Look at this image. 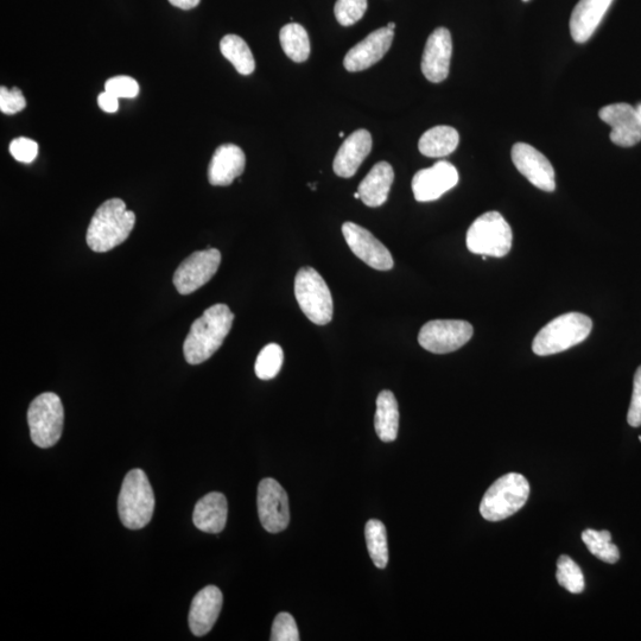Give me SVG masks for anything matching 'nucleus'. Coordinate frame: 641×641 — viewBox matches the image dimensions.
Returning <instances> with one entry per match:
<instances>
[{
    "instance_id": "f257e3e1",
    "label": "nucleus",
    "mask_w": 641,
    "mask_h": 641,
    "mask_svg": "<svg viewBox=\"0 0 641 641\" xmlns=\"http://www.w3.org/2000/svg\"><path fill=\"white\" fill-rule=\"evenodd\" d=\"M234 314L226 304H215L193 322L184 340L183 354L190 365H200L211 359L230 334Z\"/></svg>"
},
{
    "instance_id": "f03ea898",
    "label": "nucleus",
    "mask_w": 641,
    "mask_h": 641,
    "mask_svg": "<svg viewBox=\"0 0 641 641\" xmlns=\"http://www.w3.org/2000/svg\"><path fill=\"white\" fill-rule=\"evenodd\" d=\"M136 224L135 213L122 199L107 200L94 213L87 230V245L94 252H109L122 245Z\"/></svg>"
},
{
    "instance_id": "7ed1b4c3",
    "label": "nucleus",
    "mask_w": 641,
    "mask_h": 641,
    "mask_svg": "<svg viewBox=\"0 0 641 641\" xmlns=\"http://www.w3.org/2000/svg\"><path fill=\"white\" fill-rule=\"evenodd\" d=\"M155 494L142 469L126 474L118 498V512L125 528L141 530L154 516Z\"/></svg>"
},
{
    "instance_id": "20e7f679",
    "label": "nucleus",
    "mask_w": 641,
    "mask_h": 641,
    "mask_svg": "<svg viewBox=\"0 0 641 641\" xmlns=\"http://www.w3.org/2000/svg\"><path fill=\"white\" fill-rule=\"evenodd\" d=\"M593 329L590 317L580 313H569L556 317L539 330L533 340V353L547 357L568 351L585 341Z\"/></svg>"
},
{
    "instance_id": "39448f33",
    "label": "nucleus",
    "mask_w": 641,
    "mask_h": 641,
    "mask_svg": "<svg viewBox=\"0 0 641 641\" xmlns=\"http://www.w3.org/2000/svg\"><path fill=\"white\" fill-rule=\"evenodd\" d=\"M530 495V484L524 475L509 473L488 488L481 500L480 513L488 522H500L522 510Z\"/></svg>"
},
{
    "instance_id": "423d86ee",
    "label": "nucleus",
    "mask_w": 641,
    "mask_h": 641,
    "mask_svg": "<svg viewBox=\"0 0 641 641\" xmlns=\"http://www.w3.org/2000/svg\"><path fill=\"white\" fill-rule=\"evenodd\" d=\"M467 247L474 255L501 258L512 249L509 222L498 212L482 214L467 232Z\"/></svg>"
},
{
    "instance_id": "0eeeda50",
    "label": "nucleus",
    "mask_w": 641,
    "mask_h": 641,
    "mask_svg": "<svg viewBox=\"0 0 641 641\" xmlns=\"http://www.w3.org/2000/svg\"><path fill=\"white\" fill-rule=\"evenodd\" d=\"M295 296L304 315L315 325L325 326L333 320L332 294L325 279L310 266L297 272Z\"/></svg>"
},
{
    "instance_id": "6e6552de",
    "label": "nucleus",
    "mask_w": 641,
    "mask_h": 641,
    "mask_svg": "<svg viewBox=\"0 0 641 641\" xmlns=\"http://www.w3.org/2000/svg\"><path fill=\"white\" fill-rule=\"evenodd\" d=\"M65 411L59 396L53 392L42 393L31 402L28 424L31 441L37 447H54L61 439Z\"/></svg>"
},
{
    "instance_id": "1a4fd4ad",
    "label": "nucleus",
    "mask_w": 641,
    "mask_h": 641,
    "mask_svg": "<svg viewBox=\"0 0 641 641\" xmlns=\"http://www.w3.org/2000/svg\"><path fill=\"white\" fill-rule=\"evenodd\" d=\"M473 334V326L467 321L434 320L422 327L418 342L428 352L447 354L465 346Z\"/></svg>"
},
{
    "instance_id": "9d476101",
    "label": "nucleus",
    "mask_w": 641,
    "mask_h": 641,
    "mask_svg": "<svg viewBox=\"0 0 641 641\" xmlns=\"http://www.w3.org/2000/svg\"><path fill=\"white\" fill-rule=\"evenodd\" d=\"M221 253L217 249L194 252L175 271L174 285L181 295L195 293L217 274Z\"/></svg>"
},
{
    "instance_id": "9b49d317",
    "label": "nucleus",
    "mask_w": 641,
    "mask_h": 641,
    "mask_svg": "<svg viewBox=\"0 0 641 641\" xmlns=\"http://www.w3.org/2000/svg\"><path fill=\"white\" fill-rule=\"evenodd\" d=\"M258 514L263 528L270 533L282 532L290 523L287 492L278 481L266 478L258 486Z\"/></svg>"
},
{
    "instance_id": "f8f14e48",
    "label": "nucleus",
    "mask_w": 641,
    "mask_h": 641,
    "mask_svg": "<svg viewBox=\"0 0 641 641\" xmlns=\"http://www.w3.org/2000/svg\"><path fill=\"white\" fill-rule=\"evenodd\" d=\"M342 234L349 249L365 264L378 271H389L393 268V258L383 243L373 236L366 228L354 222L342 225Z\"/></svg>"
},
{
    "instance_id": "ddd939ff",
    "label": "nucleus",
    "mask_w": 641,
    "mask_h": 641,
    "mask_svg": "<svg viewBox=\"0 0 641 641\" xmlns=\"http://www.w3.org/2000/svg\"><path fill=\"white\" fill-rule=\"evenodd\" d=\"M512 161L519 173L538 189L552 193L556 189L554 167L541 151L526 143H517L512 148Z\"/></svg>"
},
{
    "instance_id": "4468645a",
    "label": "nucleus",
    "mask_w": 641,
    "mask_h": 641,
    "mask_svg": "<svg viewBox=\"0 0 641 641\" xmlns=\"http://www.w3.org/2000/svg\"><path fill=\"white\" fill-rule=\"evenodd\" d=\"M602 122L611 126V141L618 147L631 148L641 142V117L636 107L618 103L599 112Z\"/></svg>"
},
{
    "instance_id": "2eb2a0df",
    "label": "nucleus",
    "mask_w": 641,
    "mask_h": 641,
    "mask_svg": "<svg viewBox=\"0 0 641 641\" xmlns=\"http://www.w3.org/2000/svg\"><path fill=\"white\" fill-rule=\"evenodd\" d=\"M459 183L458 169L452 163L440 161L422 169L412 179V192L418 202L439 200Z\"/></svg>"
},
{
    "instance_id": "dca6fc26",
    "label": "nucleus",
    "mask_w": 641,
    "mask_h": 641,
    "mask_svg": "<svg viewBox=\"0 0 641 641\" xmlns=\"http://www.w3.org/2000/svg\"><path fill=\"white\" fill-rule=\"evenodd\" d=\"M453 55V40L447 28H437L425 44L422 57V73L434 84L446 80Z\"/></svg>"
},
{
    "instance_id": "f3484780",
    "label": "nucleus",
    "mask_w": 641,
    "mask_h": 641,
    "mask_svg": "<svg viewBox=\"0 0 641 641\" xmlns=\"http://www.w3.org/2000/svg\"><path fill=\"white\" fill-rule=\"evenodd\" d=\"M395 31L385 27L373 31L365 40L354 46L345 56L348 72H361L376 65L389 52Z\"/></svg>"
},
{
    "instance_id": "a211bd4d",
    "label": "nucleus",
    "mask_w": 641,
    "mask_h": 641,
    "mask_svg": "<svg viewBox=\"0 0 641 641\" xmlns=\"http://www.w3.org/2000/svg\"><path fill=\"white\" fill-rule=\"evenodd\" d=\"M222 604L224 596L218 587H205L195 595L188 618L190 631L194 636L203 637L211 632L219 618Z\"/></svg>"
},
{
    "instance_id": "6ab92c4d",
    "label": "nucleus",
    "mask_w": 641,
    "mask_h": 641,
    "mask_svg": "<svg viewBox=\"0 0 641 641\" xmlns=\"http://www.w3.org/2000/svg\"><path fill=\"white\" fill-rule=\"evenodd\" d=\"M246 157L237 145L224 144L215 150L208 167V181L212 186L227 187L243 175Z\"/></svg>"
},
{
    "instance_id": "aec40b11",
    "label": "nucleus",
    "mask_w": 641,
    "mask_h": 641,
    "mask_svg": "<svg viewBox=\"0 0 641 641\" xmlns=\"http://www.w3.org/2000/svg\"><path fill=\"white\" fill-rule=\"evenodd\" d=\"M372 150V136L367 130L361 129L352 133L342 143L336 154L333 169L334 173L344 179H351L357 174L360 165L370 155Z\"/></svg>"
},
{
    "instance_id": "412c9836",
    "label": "nucleus",
    "mask_w": 641,
    "mask_h": 641,
    "mask_svg": "<svg viewBox=\"0 0 641 641\" xmlns=\"http://www.w3.org/2000/svg\"><path fill=\"white\" fill-rule=\"evenodd\" d=\"M614 0H580L570 18V33L576 43H585L599 28Z\"/></svg>"
},
{
    "instance_id": "4be33fe9",
    "label": "nucleus",
    "mask_w": 641,
    "mask_h": 641,
    "mask_svg": "<svg viewBox=\"0 0 641 641\" xmlns=\"http://www.w3.org/2000/svg\"><path fill=\"white\" fill-rule=\"evenodd\" d=\"M393 181H395V171L391 164L377 163L359 184L358 193L361 201L372 208L383 206L389 199Z\"/></svg>"
},
{
    "instance_id": "5701e85b",
    "label": "nucleus",
    "mask_w": 641,
    "mask_h": 641,
    "mask_svg": "<svg viewBox=\"0 0 641 641\" xmlns=\"http://www.w3.org/2000/svg\"><path fill=\"white\" fill-rule=\"evenodd\" d=\"M227 499L219 492L208 493L198 501L193 513V522L202 532L220 533L227 522Z\"/></svg>"
},
{
    "instance_id": "b1692460",
    "label": "nucleus",
    "mask_w": 641,
    "mask_h": 641,
    "mask_svg": "<svg viewBox=\"0 0 641 641\" xmlns=\"http://www.w3.org/2000/svg\"><path fill=\"white\" fill-rule=\"evenodd\" d=\"M374 428L380 440L389 443L396 441L399 429V409L395 395L389 390L379 393L377 398Z\"/></svg>"
},
{
    "instance_id": "393cba45",
    "label": "nucleus",
    "mask_w": 641,
    "mask_h": 641,
    "mask_svg": "<svg viewBox=\"0 0 641 641\" xmlns=\"http://www.w3.org/2000/svg\"><path fill=\"white\" fill-rule=\"evenodd\" d=\"M460 142L459 132L450 126H435L420 139L418 149L421 154L430 158L452 155Z\"/></svg>"
},
{
    "instance_id": "a878e982",
    "label": "nucleus",
    "mask_w": 641,
    "mask_h": 641,
    "mask_svg": "<svg viewBox=\"0 0 641 641\" xmlns=\"http://www.w3.org/2000/svg\"><path fill=\"white\" fill-rule=\"evenodd\" d=\"M221 54L232 63L241 75L255 72L256 61L247 43L238 35H226L220 42Z\"/></svg>"
},
{
    "instance_id": "bb28decb",
    "label": "nucleus",
    "mask_w": 641,
    "mask_h": 641,
    "mask_svg": "<svg viewBox=\"0 0 641 641\" xmlns=\"http://www.w3.org/2000/svg\"><path fill=\"white\" fill-rule=\"evenodd\" d=\"M279 40L285 55L296 63L307 61L310 56V40L307 30L301 24L289 23L279 33Z\"/></svg>"
},
{
    "instance_id": "cd10ccee",
    "label": "nucleus",
    "mask_w": 641,
    "mask_h": 641,
    "mask_svg": "<svg viewBox=\"0 0 641 641\" xmlns=\"http://www.w3.org/2000/svg\"><path fill=\"white\" fill-rule=\"evenodd\" d=\"M368 552L378 569H385L389 563V547L385 525L377 519L368 520L365 526Z\"/></svg>"
},
{
    "instance_id": "c85d7f7f",
    "label": "nucleus",
    "mask_w": 641,
    "mask_h": 641,
    "mask_svg": "<svg viewBox=\"0 0 641 641\" xmlns=\"http://www.w3.org/2000/svg\"><path fill=\"white\" fill-rule=\"evenodd\" d=\"M582 541L592 554L600 561L614 564L619 561L617 545L612 543L611 532L588 529L582 533Z\"/></svg>"
},
{
    "instance_id": "c756f323",
    "label": "nucleus",
    "mask_w": 641,
    "mask_h": 641,
    "mask_svg": "<svg viewBox=\"0 0 641 641\" xmlns=\"http://www.w3.org/2000/svg\"><path fill=\"white\" fill-rule=\"evenodd\" d=\"M556 579L558 585L571 594H581L585 590V576L569 556H561L557 561Z\"/></svg>"
},
{
    "instance_id": "7c9ffc66",
    "label": "nucleus",
    "mask_w": 641,
    "mask_h": 641,
    "mask_svg": "<svg viewBox=\"0 0 641 641\" xmlns=\"http://www.w3.org/2000/svg\"><path fill=\"white\" fill-rule=\"evenodd\" d=\"M284 353L281 346L270 344L260 351L255 371L257 377L262 380H271L277 377L283 366Z\"/></svg>"
},
{
    "instance_id": "2f4dec72",
    "label": "nucleus",
    "mask_w": 641,
    "mask_h": 641,
    "mask_svg": "<svg viewBox=\"0 0 641 641\" xmlns=\"http://www.w3.org/2000/svg\"><path fill=\"white\" fill-rule=\"evenodd\" d=\"M367 8V0H338L334 8L336 21L342 27H351L364 17Z\"/></svg>"
},
{
    "instance_id": "473e14b6",
    "label": "nucleus",
    "mask_w": 641,
    "mask_h": 641,
    "mask_svg": "<svg viewBox=\"0 0 641 641\" xmlns=\"http://www.w3.org/2000/svg\"><path fill=\"white\" fill-rule=\"evenodd\" d=\"M300 632L293 615L289 613H279L272 625V641H298Z\"/></svg>"
},
{
    "instance_id": "72a5a7b5",
    "label": "nucleus",
    "mask_w": 641,
    "mask_h": 641,
    "mask_svg": "<svg viewBox=\"0 0 641 641\" xmlns=\"http://www.w3.org/2000/svg\"><path fill=\"white\" fill-rule=\"evenodd\" d=\"M105 91L113 94L118 99H133L138 97L139 85L131 76H114V78L106 81Z\"/></svg>"
},
{
    "instance_id": "f704fd0d",
    "label": "nucleus",
    "mask_w": 641,
    "mask_h": 641,
    "mask_svg": "<svg viewBox=\"0 0 641 641\" xmlns=\"http://www.w3.org/2000/svg\"><path fill=\"white\" fill-rule=\"evenodd\" d=\"M27 107V100L19 88L14 87L12 90L2 86L0 87V111L8 116L21 112Z\"/></svg>"
},
{
    "instance_id": "c9c22d12",
    "label": "nucleus",
    "mask_w": 641,
    "mask_h": 641,
    "mask_svg": "<svg viewBox=\"0 0 641 641\" xmlns=\"http://www.w3.org/2000/svg\"><path fill=\"white\" fill-rule=\"evenodd\" d=\"M9 150L16 161L29 164L36 160L38 144L33 139L19 137L11 142Z\"/></svg>"
},
{
    "instance_id": "e433bc0d",
    "label": "nucleus",
    "mask_w": 641,
    "mask_h": 641,
    "mask_svg": "<svg viewBox=\"0 0 641 641\" xmlns=\"http://www.w3.org/2000/svg\"><path fill=\"white\" fill-rule=\"evenodd\" d=\"M627 422L633 428H638L641 425V366L634 374L633 395L627 414Z\"/></svg>"
},
{
    "instance_id": "4c0bfd02",
    "label": "nucleus",
    "mask_w": 641,
    "mask_h": 641,
    "mask_svg": "<svg viewBox=\"0 0 641 641\" xmlns=\"http://www.w3.org/2000/svg\"><path fill=\"white\" fill-rule=\"evenodd\" d=\"M98 105L106 113H116L119 109V99L105 91L99 95Z\"/></svg>"
},
{
    "instance_id": "58836bf2",
    "label": "nucleus",
    "mask_w": 641,
    "mask_h": 641,
    "mask_svg": "<svg viewBox=\"0 0 641 641\" xmlns=\"http://www.w3.org/2000/svg\"><path fill=\"white\" fill-rule=\"evenodd\" d=\"M201 0H169V3L175 8L181 10H192L200 4Z\"/></svg>"
},
{
    "instance_id": "ea45409f",
    "label": "nucleus",
    "mask_w": 641,
    "mask_h": 641,
    "mask_svg": "<svg viewBox=\"0 0 641 641\" xmlns=\"http://www.w3.org/2000/svg\"><path fill=\"white\" fill-rule=\"evenodd\" d=\"M386 27L391 29V30H393V31H395L396 23L391 22V23L387 24Z\"/></svg>"
},
{
    "instance_id": "a19ab883",
    "label": "nucleus",
    "mask_w": 641,
    "mask_h": 641,
    "mask_svg": "<svg viewBox=\"0 0 641 641\" xmlns=\"http://www.w3.org/2000/svg\"><path fill=\"white\" fill-rule=\"evenodd\" d=\"M636 109H637V111H638V113L640 114V117H641V103H639V104L636 106Z\"/></svg>"
},
{
    "instance_id": "79ce46f5",
    "label": "nucleus",
    "mask_w": 641,
    "mask_h": 641,
    "mask_svg": "<svg viewBox=\"0 0 641 641\" xmlns=\"http://www.w3.org/2000/svg\"><path fill=\"white\" fill-rule=\"evenodd\" d=\"M354 199L359 200V199H360V194H359V193H355V194H354Z\"/></svg>"
},
{
    "instance_id": "37998d69",
    "label": "nucleus",
    "mask_w": 641,
    "mask_h": 641,
    "mask_svg": "<svg viewBox=\"0 0 641 641\" xmlns=\"http://www.w3.org/2000/svg\"><path fill=\"white\" fill-rule=\"evenodd\" d=\"M340 137H345V132H340Z\"/></svg>"
},
{
    "instance_id": "c03bdc74",
    "label": "nucleus",
    "mask_w": 641,
    "mask_h": 641,
    "mask_svg": "<svg viewBox=\"0 0 641 641\" xmlns=\"http://www.w3.org/2000/svg\"><path fill=\"white\" fill-rule=\"evenodd\" d=\"M639 441L641 442V436H639Z\"/></svg>"
},
{
    "instance_id": "a18cd8bd",
    "label": "nucleus",
    "mask_w": 641,
    "mask_h": 641,
    "mask_svg": "<svg viewBox=\"0 0 641 641\" xmlns=\"http://www.w3.org/2000/svg\"><path fill=\"white\" fill-rule=\"evenodd\" d=\"M524 2H529V0H524Z\"/></svg>"
}]
</instances>
